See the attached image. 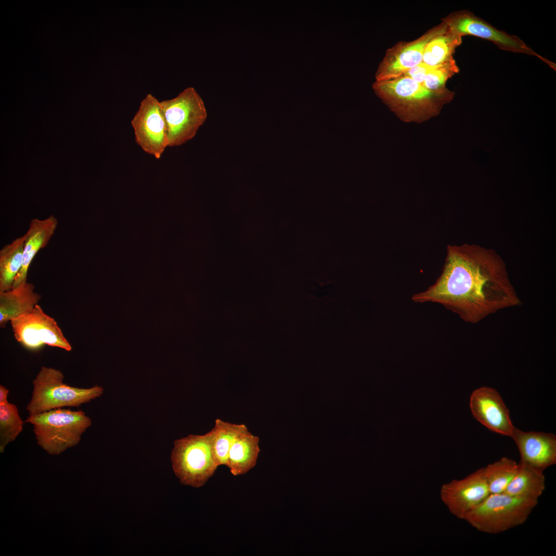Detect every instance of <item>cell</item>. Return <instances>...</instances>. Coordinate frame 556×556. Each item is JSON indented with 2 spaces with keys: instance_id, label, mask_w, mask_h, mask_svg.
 I'll list each match as a JSON object with an SVG mask.
<instances>
[{
  "instance_id": "6da1fadb",
  "label": "cell",
  "mask_w": 556,
  "mask_h": 556,
  "mask_svg": "<svg viewBox=\"0 0 556 556\" xmlns=\"http://www.w3.org/2000/svg\"><path fill=\"white\" fill-rule=\"evenodd\" d=\"M412 300L441 304L472 323L521 304L501 258L492 249L469 244L448 245L440 276Z\"/></svg>"
},
{
  "instance_id": "7a4b0ae2",
  "label": "cell",
  "mask_w": 556,
  "mask_h": 556,
  "mask_svg": "<svg viewBox=\"0 0 556 556\" xmlns=\"http://www.w3.org/2000/svg\"><path fill=\"white\" fill-rule=\"evenodd\" d=\"M372 88L381 101L405 122L422 123L438 115L455 95L447 88L429 90L404 76L375 81Z\"/></svg>"
},
{
  "instance_id": "3957f363",
  "label": "cell",
  "mask_w": 556,
  "mask_h": 556,
  "mask_svg": "<svg viewBox=\"0 0 556 556\" xmlns=\"http://www.w3.org/2000/svg\"><path fill=\"white\" fill-rule=\"evenodd\" d=\"M26 422L33 425L38 444L52 455L77 444L92 424L83 411L62 408L29 415Z\"/></svg>"
},
{
  "instance_id": "277c9868",
  "label": "cell",
  "mask_w": 556,
  "mask_h": 556,
  "mask_svg": "<svg viewBox=\"0 0 556 556\" xmlns=\"http://www.w3.org/2000/svg\"><path fill=\"white\" fill-rule=\"evenodd\" d=\"M59 370L42 367L32 382L31 399L26 407L29 415L65 407H78L101 396L103 388L95 385L90 388L70 386L63 383Z\"/></svg>"
},
{
  "instance_id": "5b68a950",
  "label": "cell",
  "mask_w": 556,
  "mask_h": 556,
  "mask_svg": "<svg viewBox=\"0 0 556 556\" xmlns=\"http://www.w3.org/2000/svg\"><path fill=\"white\" fill-rule=\"evenodd\" d=\"M537 503L504 493L490 494L463 519L479 531L498 534L523 524Z\"/></svg>"
},
{
  "instance_id": "8992f818",
  "label": "cell",
  "mask_w": 556,
  "mask_h": 556,
  "mask_svg": "<svg viewBox=\"0 0 556 556\" xmlns=\"http://www.w3.org/2000/svg\"><path fill=\"white\" fill-rule=\"evenodd\" d=\"M213 431L201 435H189L174 441L172 467L180 483L198 488L212 477L218 465L212 450Z\"/></svg>"
},
{
  "instance_id": "52a82bcc",
  "label": "cell",
  "mask_w": 556,
  "mask_h": 556,
  "mask_svg": "<svg viewBox=\"0 0 556 556\" xmlns=\"http://www.w3.org/2000/svg\"><path fill=\"white\" fill-rule=\"evenodd\" d=\"M160 102L167 126L168 147L180 146L194 138L207 118L204 101L193 87Z\"/></svg>"
},
{
  "instance_id": "ba28073f",
  "label": "cell",
  "mask_w": 556,
  "mask_h": 556,
  "mask_svg": "<svg viewBox=\"0 0 556 556\" xmlns=\"http://www.w3.org/2000/svg\"><path fill=\"white\" fill-rule=\"evenodd\" d=\"M454 33L462 37L472 36L493 42L500 49L538 57L551 68L555 64L537 54L518 37L500 30L468 10L453 12L441 19Z\"/></svg>"
},
{
  "instance_id": "9c48e42d",
  "label": "cell",
  "mask_w": 556,
  "mask_h": 556,
  "mask_svg": "<svg viewBox=\"0 0 556 556\" xmlns=\"http://www.w3.org/2000/svg\"><path fill=\"white\" fill-rule=\"evenodd\" d=\"M10 323L15 338L28 350H38L45 345L67 351L72 350L56 321L38 304L31 311L11 320Z\"/></svg>"
},
{
  "instance_id": "30bf717a",
  "label": "cell",
  "mask_w": 556,
  "mask_h": 556,
  "mask_svg": "<svg viewBox=\"0 0 556 556\" xmlns=\"http://www.w3.org/2000/svg\"><path fill=\"white\" fill-rule=\"evenodd\" d=\"M131 124L136 144L144 152L160 159L168 147L167 126L160 101L148 94L141 101Z\"/></svg>"
},
{
  "instance_id": "8fae6325",
  "label": "cell",
  "mask_w": 556,
  "mask_h": 556,
  "mask_svg": "<svg viewBox=\"0 0 556 556\" xmlns=\"http://www.w3.org/2000/svg\"><path fill=\"white\" fill-rule=\"evenodd\" d=\"M447 28V25L441 22L414 40L399 42L388 48L375 73L376 81L388 80L402 76L408 70L421 63L426 44Z\"/></svg>"
},
{
  "instance_id": "7c38bea8",
  "label": "cell",
  "mask_w": 556,
  "mask_h": 556,
  "mask_svg": "<svg viewBox=\"0 0 556 556\" xmlns=\"http://www.w3.org/2000/svg\"><path fill=\"white\" fill-rule=\"evenodd\" d=\"M490 494L483 467L462 479L444 484L441 489L442 501L453 514L463 519Z\"/></svg>"
},
{
  "instance_id": "4fadbf2b",
  "label": "cell",
  "mask_w": 556,
  "mask_h": 556,
  "mask_svg": "<svg viewBox=\"0 0 556 556\" xmlns=\"http://www.w3.org/2000/svg\"><path fill=\"white\" fill-rule=\"evenodd\" d=\"M470 406L474 417L489 430L511 437L515 429L509 411L498 392L483 387L474 391Z\"/></svg>"
},
{
  "instance_id": "5bb4252c",
  "label": "cell",
  "mask_w": 556,
  "mask_h": 556,
  "mask_svg": "<svg viewBox=\"0 0 556 556\" xmlns=\"http://www.w3.org/2000/svg\"><path fill=\"white\" fill-rule=\"evenodd\" d=\"M520 456V462L544 471L556 463V437L552 433L524 432L515 428L511 437Z\"/></svg>"
},
{
  "instance_id": "9a60e30c",
  "label": "cell",
  "mask_w": 556,
  "mask_h": 556,
  "mask_svg": "<svg viewBox=\"0 0 556 556\" xmlns=\"http://www.w3.org/2000/svg\"><path fill=\"white\" fill-rule=\"evenodd\" d=\"M58 223L57 218L53 215L44 219L33 218L31 220L28 229L25 234L23 264L12 288L27 281L30 264L38 251L48 244L57 229Z\"/></svg>"
},
{
  "instance_id": "2e32d148",
  "label": "cell",
  "mask_w": 556,
  "mask_h": 556,
  "mask_svg": "<svg viewBox=\"0 0 556 556\" xmlns=\"http://www.w3.org/2000/svg\"><path fill=\"white\" fill-rule=\"evenodd\" d=\"M34 289V285L26 281L0 292L1 327H4L8 321L33 309L41 298Z\"/></svg>"
},
{
  "instance_id": "e0dca14e",
  "label": "cell",
  "mask_w": 556,
  "mask_h": 556,
  "mask_svg": "<svg viewBox=\"0 0 556 556\" xmlns=\"http://www.w3.org/2000/svg\"><path fill=\"white\" fill-rule=\"evenodd\" d=\"M259 442V438L249 431L233 444L226 466L233 476L245 474L255 466L260 451Z\"/></svg>"
},
{
  "instance_id": "ac0fdd59",
  "label": "cell",
  "mask_w": 556,
  "mask_h": 556,
  "mask_svg": "<svg viewBox=\"0 0 556 556\" xmlns=\"http://www.w3.org/2000/svg\"><path fill=\"white\" fill-rule=\"evenodd\" d=\"M543 472L519 462L515 476L503 493L512 496L538 500L545 489Z\"/></svg>"
},
{
  "instance_id": "d6986e66",
  "label": "cell",
  "mask_w": 556,
  "mask_h": 556,
  "mask_svg": "<svg viewBox=\"0 0 556 556\" xmlns=\"http://www.w3.org/2000/svg\"><path fill=\"white\" fill-rule=\"evenodd\" d=\"M25 234L19 237L0 250V292L11 289L23 261Z\"/></svg>"
},
{
  "instance_id": "ffe728a7",
  "label": "cell",
  "mask_w": 556,
  "mask_h": 556,
  "mask_svg": "<svg viewBox=\"0 0 556 556\" xmlns=\"http://www.w3.org/2000/svg\"><path fill=\"white\" fill-rule=\"evenodd\" d=\"M213 431L212 450L219 466L227 464L228 453L233 444L241 435L249 431L243 424H234L217 419Z\"/></svg>"
},
{
  "instance_id": "44dd1931",
  "label": "cell",
  "mask_w": 556,
  "mask_h": 556,
  "mask_svg": "<svg viewBox=\"0 0 556 556\" xmlns=\"http://www.w3.org/2000/svg\"><path fill=\"white\" fill-rule=\"evenodd\" d=\"M462 37L448 28L433 37L426 45L422 62L429 67H435L454 58L456 49L462 43Z\"/></svg>"
},
{
  "instance_id": "7402d4cb",
  "label": "cell",
  "mask_w": 556,
  "mask_h": 556,
  "mask_svg": "<svg viewBox=\"0 0 556 556\" xmlns=\"http://www.w3.org/2000/svg\"><path fill=\"white\" fill-rule=\"evenodd\" d=\"M518 463L512 459L503 457L483 467L490 494L501 493L515 476Z\"/></svg>"
},
{
  "instance_id": "603a6c76",
  "label": "cell",
  "mask_w": 556,
  "mask_h": 556,
  "mask_svg": "<svg viewBox=\"0 0 556 556\" xmlns=\"http://www.w3.org/2000/svg\"><path fill=\"white\" fill-rule=\"evenodd\" d=\"M23 429L17 407L9 402L0 404V447L3 452L5 446L13 441Z\"/></svg>"
},
{
  "instance_id": "cb8c5ba5",
  "label": "cell",
  "mask_w": 556,
  "mask_h": 556,
  "mask_svg": "<svg viewBox=\"0 0 556 556\" xmlns=\"http://www.w3.org/2000/svg\"><path fill=\"white\" fill-rule=\"evenodd\" d=\"M459 72L454 58L442 64L432 67L427 73L423 85L431 91L446 89L447 81Z\"/></svg>"
},
{
  "instance_id": "d4e9b609",
  "label": "cell",
  "mask_w": 556,
  "mask_h": 556,
  "mask_svg": "<svg viewBox=\"0 0 556 556\" xmlns=\"http://www.w3.org/2000/svg\"><path fill=\"white\" fill-rule=\"evenodd\" d=\"M425 64L421 62L419 64L408 70L402 76L408 77L415 82L423 85L425 77L430 68Z\"/></svg>"
},
{
  "instance_id": "484cf974",
  "label": "cell",
  "mask_w": 556,
  "mask_h": 556,
  "mask_svg": "<svg viewBox=\"0 0 556 556\" xmlns=\"http://www.w3.org/2000/svg\"><path fill=\"white\" fill-rule=\"evenodd\" d=\"M9 390L4 386H0V404L8 403L7 396Z\"/></svg>"
}]
</instances>
